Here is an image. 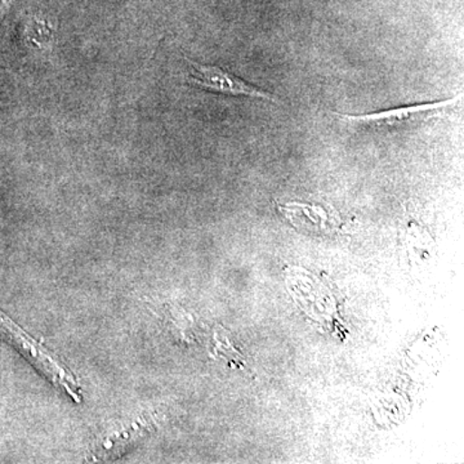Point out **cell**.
I'll return each mask as SVG.
<instances>
[{"label": "cell", "mask_w": 464, "mask_h": 464, "mask_svg": "<svg viewBox=\"0 0 464 464\" xmlns=\"http://www.w3.org/2000/svg\"><path fill=\"white\" fill-rule=\"evenodd\" d=\"M459 97L444 101H435V102L418 103V105L405 106V108L383 110V111L372 112V114H341L334 112L341 121H351V123L373 124V125H398L404 121H415L422 115L430 112L438 111V110L450 108L456 105Z\"/></svg>", "instance_id": "3957f363"}, {"label": "cell", "mask_w": 464, "mask_h": 464, "mask_svg": "<svg viewBox=\"0 0 464 464\" xmlns=\"http://www.w3.org/2000/svg\"><path fill=\"white\" fill-rule=\"evenodd\" d=\"M186 61L191 67L188 82L195 87L215 92V93L228 94V96H246L252 97V99L270 101V102H279L275 94L248 83L239 76L226 72L222 67L203 65V63L191 60Z\"/></svg>", "instance_id": "7a4b0ae2"}, {"label": "cell", "mask_w": 464, "mask_h": 464, "mask_svg": "<svg viewBox=\"0 0 464 464\" xmlns=\"http://www.w3.org/2000/svg\"><path fill=\"white\" fill-rule=\"evenodd\" d=\"M150 427H151L150 418H148V420H140L139 423L133 424L127 431L119 433V435L112 436V438L106 440V441L103 442L102 448H101L100 453L94 457L105 459V458L119 456L121 451L125 450V448L136 444L137 440L148 435Z\"/></svg>", "instance_id": "277c9868"}, {"label": "cell", "mask_w": 464, "mask_h": 464, "mask_svg": "<svg viewBox=\"0 0 464 464\" xmlns=\"http://www.w3.org/2000/svg\"><path fill=\"white\" fill-rule=\"evenodd\" d=\"M0 333L14 347L29 360L32 364L35 365L45 377L56 384L58 389L66 392L74 401H82L81 386L74 375L67 371L66 366L61 364L60 362L52 355L41 342L34 340L24 329H21L16 323L12 322L5 314L0 311Z\"/></svg>", "instance_id": "6da1fadb"}]
</instances>
